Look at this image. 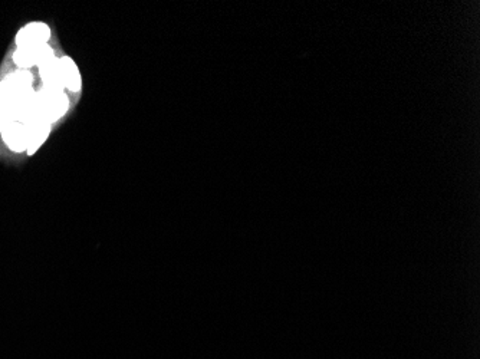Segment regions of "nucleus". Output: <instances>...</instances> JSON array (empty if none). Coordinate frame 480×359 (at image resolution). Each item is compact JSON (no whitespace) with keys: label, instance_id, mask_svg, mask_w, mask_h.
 Listing matches in <instances>:
<instances>
[{"label":"nucleus","instance_id":"1","mask_svg":"<svg viewBox=\"0 0 480 359\" xmlns=\"http://www.w3.org/2000/svg\"><path fill=\"white\" fill-rule=\"evenodd\" d=\"M68 96L62 91L45 88L42 92L35 93L31 118H41L44 121L51 123L59 119L68 111Z\"/></svg>","mask_w":480,"mask_h":359},{"label":"nucleus","instance_id":"2","mask_svg":"<svg viewBox=\"0 0 480 359\" xmlns=\"http://www.w3.org/2000/svg\"><path fill=\"white\" fill-rule=\"evenodd\" d=\"M51 39V28L44 22H32L24 26L16 35L18 49H34L48 45Z\"/></svg>","mask_w":480,"mask_h":359},{"label":"nucleus","instance_id":"3","mask_svg":"<svg viewBox=\"0 0 480 359\" xmlns=\"http://www.w3.org/2000/svg\"><path fill=\"white\" fill-rule=\"evenodd\" d=\"M51 59H54V52L48 45L41 46V48H34V49H18L14 54L15 64L25 69L34 65L41 66Z\"/></svg>","mask_w":480,"mask_h":359},{"label":"nucleus","instance_id":"4","mask_svg":"<svg viewBox=\"0 0 480 359\" xmlns=\"http://www.w3.org/2000/svg\"><path fill=\"white\" fill-rule=\"evenodd\" d=\"M28 128V154L32 156L38 151V148L45 143L51 133L49 123L44 121L41 118H31L25 123Z\"/></svg>","mask_w":480,"mask_h":359},{"label":"nucleus","instance_id":"5","mask_svg":"<svg viewBox=\"0 0 480 359\" xmlns=\"http://www.w3.org/2000/svg\"><path fill=\"white\" fill-rule=\"evenodd\" d=\"M2 137L11 150L16 153L28 151V128L25 123L22 121L11 123L2 131Z\"/></svg>","mask_w":480,"mask_h":359},{"label":"nucleus","instance_id":"6","mask_svg":"<svg viewBox=\"0 0 480 359\" xmlns=\"http://www.w3.org/2000/svg\"><path fill=\"white\" fill-rule=\"evenodd\" d=\"M58 68L62 88L65 86L71 92H79L82 88V78L75 62L69 56H62L58 59Z\"/></svg>","mask_w":480,"mask_h":359}]
</instances>
